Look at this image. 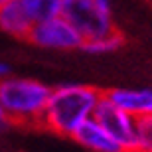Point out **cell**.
<instances>
[{
    "label": "cell",
    "mask_w": 152,
    "mask_h": 152,
    "mask_svg": "<svg viewBox=\"0 0 152 152\" xmlns=\"http://www.w3.org/2000/svg\"><path fill=\"white\" fill-rule=\"evenodd\" d=\"M105 97L134 118L152 115V87H117L107 91Z\"/></svg>",
    "instance_id": "52a82bcc"
},
{
    "label": "cell",
    "mask_w": 152,
    "mask_h": 152,
    "mask_svg": "<svg viewBox=\"0 0 152 152\" xmlns=\"http://www.w3.org/2000/svg\"><path fill=\"white\" fill-rule=\"evenodd\" d=\"M32 20L18 0H10L0 6V32L12 38H28L32 30Z\"/></svg>",
    "instance_id": "ba28073f"
},
{
    "label": "cell",
    "mask_w": 152,
    "mask_h": 152,
    "mask_svg": "<svg viewBox=\"0 0 152 152\" xmlns=\"http://www.w3.org/2000/svg\"><path fill=\"white\" fill-rule=\"evenodd\" d=\"M6 115H4V109H2V103H0V124H6Z\"/></svg>",
    "instance_id": "4fadbf2b"
},
{
    "label": "cell",
    "mask_w": 152,
    "mask_h": 152,
    "mask_svg": "<svg viewBox=\"0 0 152 152\" xmlns=\"http://www.w3.org/2000/svg\"><path fill=\"white\" fill-rule=\"evenodd\" d=\"M32 22H42L48 18L59 16L63 8V0H18Z\"/></svg>",
    "instance_id": "9c48e42d"
},
{
    "label": "cell",
    "mask_w": 152,
    "mask_h": 152,
    "mask_svg": "<svg viewBox=\"0 0 152 152\" xmlns=\"http://www.w3.org/2000/svg\"><path fill=\"white\" fill-rule=\"evenodd\" d=\"M51 87L39 79L12 77L0 81V103L6 121L14 124H42Z\"/></svg>",
    "instance_id": "7a4b0ae2"
},
{
    "label": "cell",
    "mask_w": 152,
    "mask_h": 152,
    "mask_svg": "<svg viewBox=\"0 0 152 152\" xmlns=\"http://www.w3.org/2000/svg\"><path fill=\"white\" fill-rule=\"evenodd\" d=\"M10 0H0V6H4V4H8Z\"/></svg>",
    "instance_id": "5bb4252c"
},
{
    "label": "cell",
    "mask_w": 152,
    "mask_h": 152,
    "mask_svg": "<svg viewBox=\"0 0 152 152\" xmlns=\"http://www.w3.org/2000/svg\"><path fill=\"white\" fill-rule=\"evenodd\" d=\"M132 152H152V115L136 118Z\"/></svg>",
    "instance_id": "8fae6325"
},
{
    "label": "cell",
    "mask_w": 152,
    "mask_h": 152,
    "mask_svg": "<svg viewBox=\"0 0 152 152\" xmlns=\"http://www.w3.org/2000/svg\"><path fill=\"white\" fill-rule=\"evenodd\" d=\"M73 140L91 152H126L123 144L93 117L77 129Z\"/></svg>",
    "instance_id": "8992f818"
},
{
    "label": "cell",
    "mask_w": 152,
    "mask_h": 152,
    "mask_svg": "<svg viewBox=\"0 0 152 152\" xmlns=\"http://www.w3.org/2000/svg\"><path fill=\"white\" fill-rule=\"evenodd\" d=\"M61 16L85 39L115 30L113 0H63Z\"/></svg>",
    "instance_id": "3957f363"
},
{
    "label": "cell",
    "mask_w": 152,
    "mask_h": 152,
    "mask_svg": "<svg viewBox=\"0 0 152 152\" xmlns=\"http://www.w3.org/2000/svg\"><path fill=\"white\" fill-rule=\"evenodd\" d=\"M26 39H30L34 45H38L42 50L51 51L81 50V44H83V38L79 36V32L61 14L42 20V22H34Z\"/></svg>",
    "instance_id": "277c9868"
},
{
    "label": "cell",
    "mask_w": 152,
    "mask_h": 152,
    "mask_svg": "<svg viewBox=\"0 0 152 152\" xmlns=\"http://www.w3.org/2000/svg\"><path fill=\"white\" fill-rule=\"evenodd\" d=\"M101 97L103 93L99 89L83 83H61L51 87L39 126L59 136L73 138L79 126L93 117Z\"/></svg>",
    "instance_id": "6da1fadb"
},
{
    "label": "cell",
    "mask_w": 152,
    "mask_h": 152,
    "mask_svg": "<svg viewBox=\"0 0 152 152\" xmlns=\"http://www.w3.org/2000/svg\"><path fill=\"white\" fill-rule=\"evenodd\" d=\"M93 118L99 121L123 144L126 152H132V148H134V130H136V118L132 115H129L126 111L117 107L103 93V97L99 99V103H97V107H95Z\"/></svg>",
    "instance_id": "5b68a950"
},
{
    "label": "cell",
    "mask_w": 152,
    "mask_h": 152,
    "mask_svg": "<svg viewBox=\"0 0 152 152\" xmlns=\"http://www.w3.org/2000/svg\"><path fill=\"white\" fill-rule=\"evenodd\" d=\"M121 45H123V36L118 34L117 30H113V32H109V34L85 39L83 44H81V50H83L85 53H91V56H105V53L117 51Z\"/></svg>",
    "instance_id": "30bf717a"
},
{
    "label": "cell",
    "mask_w": 152,
    "mask_h": 152,
    "mask_svg": "<svg viewBox=\"0 0 152 152\" xmlns=\"http://www.w3.org/2000/svg\"><path fill=\"white\" fill-rule=\"evenodd\" d=\"M12 65L10 63H6V61H0V81H4V79L12 77Z\"/></svg>",
    "instance_id": "7c38bea8"
}]
</instances>
